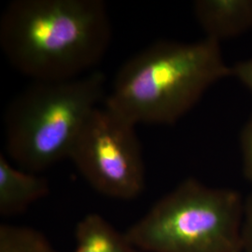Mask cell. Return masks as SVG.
Wrapping results in <instances>:
<instances>
[{"label":"cell","mask_w":252,"mask_h":252,"mask_svg":"<svg viewBox=\"0 0 252 252\" xmlns=\"http://www.w3.org/2000/svg\"><path fill=\"white\" fill-rule=\"evenodd\" d=\"M111 37L102 0H14L0 18L3 54L33 81H68L93 71Z\"/></svg>","instance_id":"6da1fadb"},{"label":"cell","mask_w":252,"mask_h":252,"mask_svg":"<svg viewBox=\"0 0 252 252\" xmlns=\"http://www.w3.org/2000/svg\"><path fill=\"white\" fill-rule=\"evenodd\" d=\"M227 77H232V66L216 40H159L123 63L105 107L135 126H170Z\"/></svg>","instance_id":"7a4b0ae2"},{"label":"cell","mask_w":252,"mask_h":252,"mask_svg":"<svg viewBox=\"0 0 252 252\" xmlns=\"http://www.w3.org/2000/svg\"><path fill=\"white\" fill-rule=\"evenodd\" d=\"M105 92L106 76L100 70L68 81H33L5 112L9 158L23 170L35 174L69 158Z\"/></svg>","instance_id":"3957f363"},{"label":"cell","mask_w":252,"mask_h":252,"mask_svg":"<svg viewBox=\"0 0 252 252\" xmlns=\"http://www.w3.org/2000/svg\"><path fill=\"white\" fill-rule=\"evenodd\" d=\"M244 203L234 189L183 180L126 232L143 252H242Z\"/></svg>","instance_id":"277c9868"},{"label":"cell","mask_w":252,"mask_h":252,"mask_svg":"<svg viewBox=\"0 0 252 252\" xmlns=\"http://www.w3.org/2000/svg\"><path fill=\"white\" fill-rule=\"evenodd\" d=\"M135 128L105 106L95 108L83 126L69 159L100 194L131 201L144 191V159Z\"/></svg>","instance_id":"5b68a950"},{"label":"cell","mask_w":252,"mask_h":252,"mask_svg":"<svg viewBox=\"0 0 252 252\" xmlns=\"http://www.w3.org/2000/svg\"><path fill=\"white\" fill-rule=\"evenodd\" d=\"M193 11L206 37L220 43L252 27V0H197Z\"/></svg>","instance_id":"8992f818"},{"label":"cell","mask_w":252,"mask_h":252,"mask_svg":"<svg viewBox=\"0 0 252 252\" xmlns=\"http://www.w3.org/2000/svg\"><path fill=\"white\" fill-rule=\"evenodd\" d=\"M49 193L50 184L45 178L15 168L3 153L0 154L1 216L8 218L20 215Z\"/></svg>","instance_id":"52a82bcc"},{"label":"cell","mask_w":252,"mask_h":252,"mask_svg":"<svg viewBox=\"0 0 252 252\" xmlns=\"http://www.w3.org/2000/svg\"><path fill=\"white\" fill-rule=\"evenodd\" d=\"M74 252H143L97 213H89L77 223Z\"/></svg>","instance_id":"ba28073f"},{"label":"cell","mask_w":252,"mask_h":252,"mask_svg":"<svg viewBox=\"0 0 252 252\" xmlns=\"http://www.w3.org/2000/svg\"><path fill=\"white\" fill-rule=\"evenodd\" d=\"M0 252H58L45 234L28 226L0 225Z\"/></svg>","instance_id":"9c48e42d"},{"label":"cell","mask_w":252,"mask_h":252,"mask_svg":"<svg viewBox=\"0 0 252 252\" xmlns=\"http://www.w3.org/2000/svg\"><path fill=\"white\" fill-rule=\"evenodd\" d=\"M244 173L252 182V115L244 126L240 136Z\"/></svg>","instance_id":"30bf717a"},{"label":"cell","mask_w":252,"mask_h":252,"mask_svg":"<svg viewBox=\"0 0 252 252\" xmlns=\"http://www.w3.org/2000/svg\"><path fill=\"white\" fill-rule=\"evenodd\" d=\"M241 243L242 252H252V192L244 203Z\"/></svg>","instance_id":"8fae6325"},{"label":"cell","mask_w":252,"mask_h":252,"mask_svg":"<svg viewBox=\"0 0 252 252\" xmlns=\"http://www.w3.org/2000/svg\"><path fill=\"white\" fill-rule=\"evenodd\" d=\"M232 77L236 78L252 93V58L233 65Z\"/></svg>","instance_id":"7c38bea8"}]
</instances>
